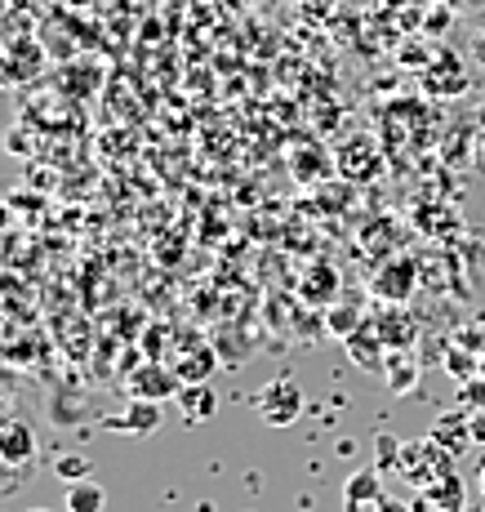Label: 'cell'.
Here are the masks:
<instances>
[{"label":"cell","instance_id":"6da1fadb","mask_svg":"<svg viewBox=\"0 0 485 512\" xmlns=\"http://www.w3.org/2000/svg\"><path fill=\"white\" fill-rule=\"evenodd\" d=\"M254 406H259V419H267L272 428H290V423L303 415V388L290 379V374H281V379L263 383Z\"/></svg>","mask_w":485,"mask_h":512},{"label":"cell","instance_id":"7a4b0ae2","mask_svg":"<svg viewBox=\"0 0 485 512\" xmlns=\"http://www.w3.org/2000/svg\"><path fill=\"white\" fill-rule=\"evenodd\" d=\"M178 388H183L178 370H165V366H156V361L130 370V397H138V401H170V397H178Z\"/></svg>","mask_w":485,"mask_h":512},{"label":"cell","instance_id":"3957f363","mask_svg":"<svg viewBox=\"0 0 485 512\" xmlns=\"http://www.w3.org/2000/svg\"><path fill=\"white\" fill-rule=\"evenodd\" d=\"M414 512H463V481L454 477V472H441V477L419 495Z\"/></svg>","mask_w":485,"mask_h":512},{"label":"cell","instance_id":"277c9868","mask_svg":"<svg viewBox=\"0 0 485 512\" xmlns=\"http://www.w3.org/2000/svg\"><path fill=\"white\" fill-rule=\"evenodd\" d=\"M174 401H178V410H183V419H192V423L214 419V410H219V397H214L210 383H183Z\"/></svg>","mask_w":485,"mask_h":512},{"label":"cell","instance_id":"5b68a950","mask_svg":"<svg viewBox=\"0 0 485 512\" xmlns=\"http://www.w3.org/2000/svg\"><path fill=\"white\" fill-rule=\"evenodd\" d=\"M161 428V401H138L125 410L121 419H112V432H134V437H147V432Z\"/></svg>","mask_w":485,"mask_h":512},{"label":"cell","instance_id":"8992f818","mask_svg":"<svg viewBox=\"0 0 485 512\" xmlns=\"http://www.w3.org/2000/svg\"><path fill=\"white\" fill-rule=\"evenodd\" d=\"M63 508L67 512H103L107 508V490L98 486L94 477H89V481H72V486H67Z\"/></svg>","mask_w":485,"mask_h":512},{"label":"cell","instance_id":"52a82bcc","mask_svg":"<svg viewBox=\"0 0 485 512\" xmlns=\"http://www.w3.org/2000/svg\"><path fill=\"white\" fill-rule=\"evenodd\" d=\"M383 277H388V281H374V290L388 294L392 303H405V299H410V290H414V268H410V263H392Z\"/></svg>","mask_w":485,"mask_h":512},{"label":"cell","instance_id":"ba28073f","mask_svg":"<svg viewBox=\"0 0 485 512\" xmlns=\"http://www.w3.org/2000/svg\"><path fill=\"white\" fill-rule=\"evenodd\" d=\"M27 455H32V432H27L23 423L0 432V459H5V464H23Z\"/></svg>","mask_w":485,"mask_h":512},{"label":"cell","instance_id":"9c48e42d","mask_svg":"<svg viewBox=\"0 0 485 512\" xmlns=\"http://www.w3.org/2000/svg\"><path fill=\"white\" fill-rule=\"evenodd\" d=\"M178 379L183 383H210V370H214V352L201 348V352H187L183 361H178Z\"/></svg>","mask_w":485,"mask_h":512},{"label":"cell","instance_id":"30bf717a","mask_svg":"<svg viewBox=\"0 0 485 512\" xmlns=\"http://www.w3.org/2000/svg\"><path fill=\"white\" fill-rule=\"evenodd\" d=\"M343 499H352V504H361V499H374L379 504V472L374 468H365V472H352L348 477V486H343Z\"/></svg>","mask_w":485,"mask_h":512},{"label":"cell","instance_id":"8fae6325","mask_svg":"<svg viewBox=\"0 0 485 512\" xmlns=\"http://www.w3.org/2000/svg\"><path fill=\"white\" fill-rule=\"evenodd\" d=\"M54 472L72 486V481H89L94 477V464H89V455H76V450H67V455L54 459Z\"/></svg>","mask_w":485,"mask_h":512},{"label":"cell","instance_id":"7c38bea8","mask_svg":"<svg viewBox=\"0 0 485 512\" xmlns=\"http://www.w3.org/2000/svg\"><path fill=\"white\" fill-rule=\"evenodd\" d=\"M379 330L388 334V348H410V343H414V321H405L401 312H392Z\"/></svg>","mask_w":485,"mask_h":512},{"label":"cell","instance_id":"4fadbf2b","mask_svg":"<svg viewBox=\"0 0 485 512\" xmlns=\"http://www.w3.org/2000/svg\"><path fill=\"white\" fill-rule=\"evenodd\" d=\"M356 321H361V317H356L352 308H330V312H325V326H330L334 334H343V339H352V334H356Z\"/></svg>","mask_w":485,"mask_h":512},{"label":"cell","instance_id":"5bb4252c","mask_svg":"<svg viewBox=\"0 0 485 512\" xmlns=\"http://www.w3.org/2000/svg\"><path fill=\"white\" fill-rule=\"evenodd\" d=\"M374 512H414V504H405V499H397V495H383L379 504H374Z\"/></svg>","mask_w":485,"mask_h":512},{"label":"cell","instance_id":"9a60e30c","mask_svg":"<svg viewBox=\"0 0 485 512\" xmlns=\"http://www.w3.org/2000/svg\"><path fill=\"white\" fill-rule=\"evenodd\" d=\"M5 223H9V210H5V205H0V232H5Z\"/></svg>","mask_w":485,"mask_h":512},{"label":"cell","instance_id":"2e32d148","mask_svg":"<svg viewBox=\"0 0 485 512\" xmlns=\"http://www.w3.org/2000/svg\"><path fill=\"white\" fill-rule=\"evenodd\" d=\"M477 54L485 58V36H477Z\"/></svg>","mask_w":485,"mask_h":512},{"label":"cell","instance_id":"e0dca14e","mask_svg":"<svg viewBox=\"0 0 485 512\" xmlns=\"http://www.w3.org/2000/svg\"><path fill=\"white\" fill-rule=\"evenodd\" d=\"M27 512H54V508H27ZM67 512V508H63Z\"/></svg>","mask_w":485,"mask_h":512},{"label":"cell","instance_id":"ac0fdd59","mask_svg":"<svg viewBox=\"0 0 485 512\" xmlns=\"http://www.w3.org/2000/svg\"><path fill=\"white\" fill-rule=\"evenodd\" d=\"M481 495H485V468H481Z\"/></svg>","mask_w":485,"mask_h":512}]
</instances>
